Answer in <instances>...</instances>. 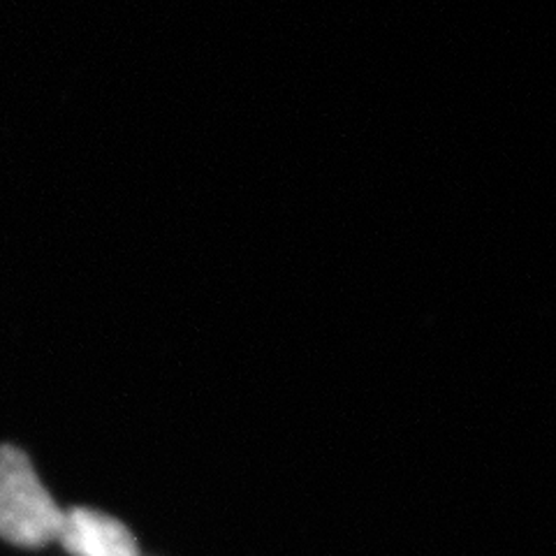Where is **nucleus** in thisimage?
Segmentation results:
<instances>
[{"mask_svg": "<svg viewBox=\"0 0 556 556\" xmlns=\"http://www.w3.org/2000/svg\"><path fill=\"white\" fill-rule=\"evenodd\" d=\"M63 513L49 496L28 457L12 445L0 447V538L40 547L59 541Z\"/></svg>", "mask_w": 556, "mask_h": 556, "instance_id": "1", "label": "nucleus"}, {"mask_svg": "<svg viewBox=\"0 0 556 556\" xmlns=\"http://www.w3.org/2000/svg\"><path fill=\"white\" fill-rule=\"evenodd\" d=\"M59 541L75 556H142L126 525L91 508L63 513Z\"/></svg>", "mask_w": 556, "mask_h": 556, "instance_id": "2", "label": "nucleus"}]
</instances>
